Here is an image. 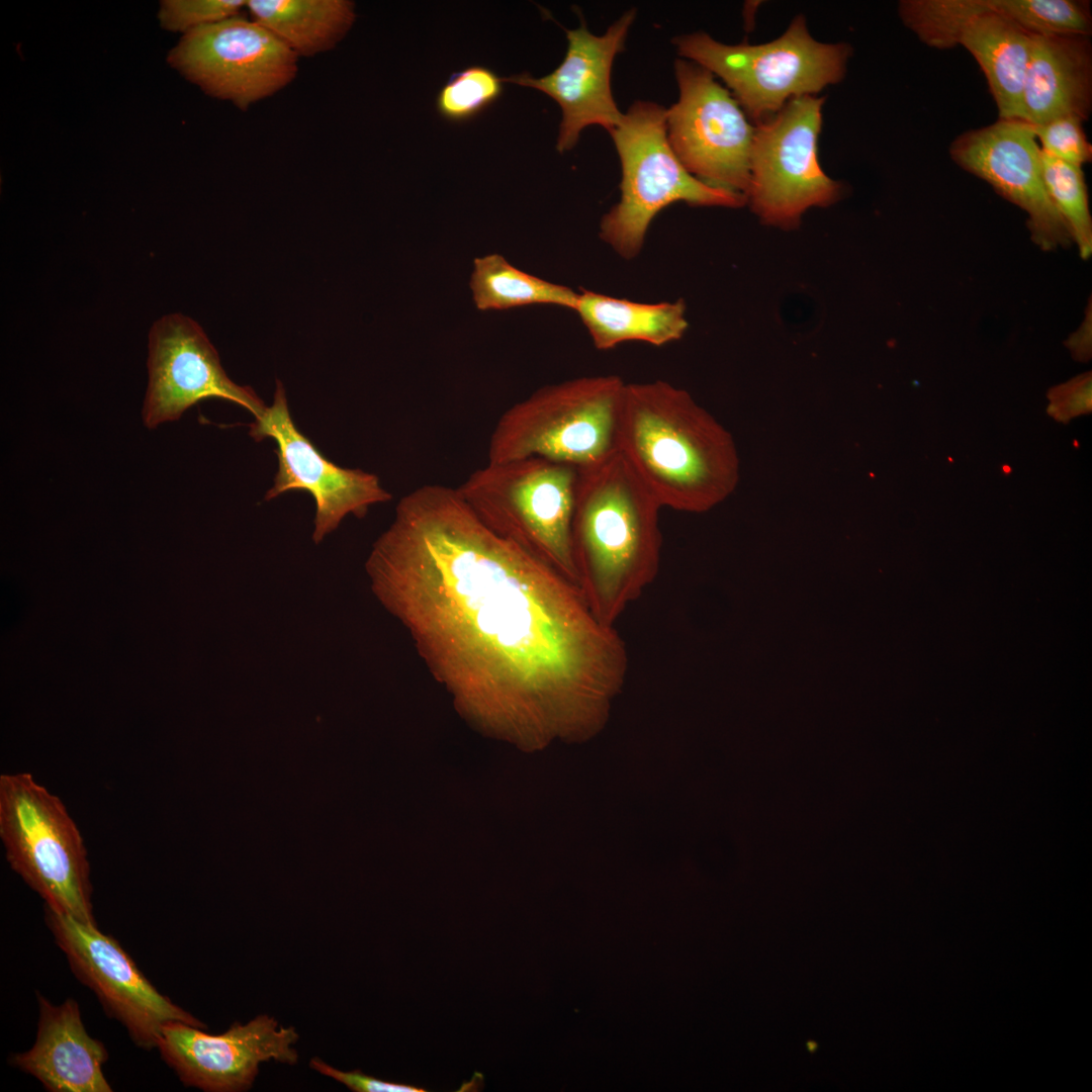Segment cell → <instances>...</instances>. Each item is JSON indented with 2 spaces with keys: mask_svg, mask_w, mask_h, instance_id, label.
I'll use <instances>...</instances> for the list:
<instances>
[{
  "mask_svg": "<svg viewBox=\"0 0 1092 1092\" xmlns=\"http://www.w3.org/2000/svg\"><path fill=\"white\" fill-rule=\"evenodd\" d=\"M366 570L430 672L485 728L586 732L625 680L614 626L575 584L489 530L456 488L424 484L401 497Z\"/></svg>",
  "mask_w": 1092,
  "mask_h": 1092,
  "instance_id": "cell-1",
  "label": "cell"
},
{
  "mask_svg": "<svg viewBox=\"0 0 1092 1092\" xmlns=\"http://www.w3.org/2000/svg\"><path fill=\"white\" fill-rule=\"evenodd\" d=\"M617 451L662 508L705 513L739 481L731 434L687 390L663 380L626 383Z\"/></svg>",
  "mask_w": 1092,
  "mask_h": 1092,
  "instance_id": "cell-2",
  "label": "cell"
},
{
  "mask_svg": "<svg viewBox=\"0 0 1092 1092\" xmlns=\"http://www.w3.org/2000/svg\"><path fill=\"white\" fill-rule=\"evenodd\" d=\"M661 509L618 451L578 469L571 532L577 586L604 625L614 626L658 573Z\"/></svg>",
  "mask_w": 1092,
  "mask_h": 1092,
  "instance_id": "cell-3",
  "label": "cell"
},
{
  "mask_svg": "<svg viewBox=\"0 0 1092 1092\" xmlns=\"http://www.w3.org/2000/svg\"><path fill=\"white\" fill-rule=\"evenodd\" d=\"M626 382L582 376L547 385L508 408L488 443V462L538 457L581 469L617 451Z\"/></svg>",
  "mask_w": 1092,
  "mask_h": 1092,
  "instance_id": "cell-4",
  "label": "cell"
},
{
  "mask_svg": "<svg viewBox=\"0 0 1092 1092\" xmlns=\"http://www.w3.org/2000/svg\"><path fill=\"white\" fill-rule=\"evenodd\" d=\"M577 480L574 466L529 457L487 462L456 489L489 530L577 586L571 540Z\"/></svg>",
  "mask_w": 1092,
  "mask_h": 1092,
  "instance_id": "cell-5",
  "label": "cell"
},
{
  "mask_svg": "<svg viewBox=\"0 0 1092 1092\" xmlns=\"http://www.w3.org/2000/svg\"><path fill=\"white\" fill-rule=\"evenodd\" d=\"M609 132L621 162V197L602 218L600 238L620 257L639 255L652 219L671 203L732 208L746 203L744 194L708 184L684 167L669 145L662 106L636 101Z\"/></svg>",
  "mask_w": 1092,
  "mask_h": 1092,
  "instance_id": "cell-6",
  "label": "cell"
},
{
  "mask_svg": "<svg viewBox=\"0 0 1092 1092\" xmlns=\"http://www.w3.org/2000/svg\"><path fill=\"white\" fill-rule=\"evenodd\" d=\"M0 838L44 907L96 924L87 850L63 802L28 772L0 776Z\"/></svg>",
  "mask_w": 1092,
  "mask_h": 1092,
  "instance_id": "cell-7",
  "label": "cell"
},
{
  "mask_svg": "<svg viewBox=\"0 0 1092 1092\" xmlns=\"http://www.w3.org/2000/svg\"><path fill=\"white\" fill-rule=\"evenodd\" d=\"M677 52L720 77L745 114L759 123L790 100L812 95L845 75L851 47L817 41L798 15L778 38L726 44L705 32L676 36Z\"/></svg>",
  "mask_w": 1092,
  "mask_h": 1092,
  "instance_id": "cell-8",
  "label": "cell"
},
{
  "mask_svg": "<svg viewBox=\"0 0 1092 1092\" xmlns=\"http://www.w3.org/2000/svg\"><path fill=\"white\" fill-rule=\"evenodd\" d=\"M824 101L812 95L794 98L754 126L745 197L763 223L795 229L807 209L828 207L840 196V184L818 160Z\"/></svg>",
  "mask_w": 1092,
  "mask_h": 1092,
  "instance_id": "cell-9",
  "label": "cell"
},
{
  "mask_svg": "<svg viewBox=\"0 0 1092 1092\" xmlns=\"http://www.w3.org/2000/svg\"><path fill=\"white\" fill-rule=\"evenodd\" d=\"M298 60L265 26L242 15L183 34L167 56L186 80L240 110L287 87L297 76Z\"/></svg>",
  "mask_w": 1092,
  "mask_h": 1092,
  "instance_id": "cell-10",
  "label": "cell"
},
{
  "mask_svg": "<svg viewBox=\"0 0 1092 1092\" xmlns=\"http://www.w3.org/2000/svg\"><path fill=\"white\" fill-rule=\"evenodd\" d=\"M679 96L666 109L669 145L700 180L746 194L754 126L714 75L696 63L676 60Z\"/></svg>",
  "mask_w": 1092,
  "mask_h": 1092,
  "instance_id": "cell-11",
  "label": "cell"
},
{
  "mask_svg": "<svg viewBox=\"0 0 1092 1092\" xmlns=\"http://www.w3.org/2000/svg\"><path fill=\"white\" fill-rule=\"evenodd\" d=\"M44 921L75 977L96 995L106 1014L124 1026L136 1046L155 1049L163 1026L170 1022L206 1028L160 993L119 942L97 924L46 907Z\"/></svg>",
  "mask_w": 1092,
  "mask_h": 1092,
  "instance_id": "cell-12",
  "label": "cell"
},
{
  "mask_svg": "<svg viewBox=\"0 0 1092 1092\" xmlns=\"http://www.w3.org/2000/svg\"><path fill=\"white\" fill-rule=\"evenodd\" d=\"M903 23L925 44L967 49L982 69L1000 119H1020L1032 35L1001 14V0H903Z\"/></svg>",
  "mask_w": 1092,
  "mask_h": 1092,
  "instance_id": "cell-13",
  "label": "cell"
},
{
  "mask_svg": "<svg viewBox=\"0 0 1092 1092\" xmlns=\"http://www.w3.org/2000/svg\"><path fill=\"white\" fill-rule=\"evenodd\" d=\"M249 427V435L257 442L271 438L277 444L274 451L278 471L265 500L292 489L309 492L316 507L312 534L315 543L334 531L347 515L363 518L371 506L391 499V493L382 487L376 474L335 464L299 431L291 418L281 381H276L272 405Z\"/></svg>",
  "mask_w": 1092,
  "mask_h": 1092,
  "instance_id": "cell-14",
  "label": "cell"
},
{
  "mask_svg": "<svg viewBox=\"0 0 1092 1092\" xmlns=\"http://www.w3.org/2000/svg\"><path fill=\"white\" fill-rule=\"evenodd\" d=\"M148 370L143 420L149 429L179 420L189 407L207 398L241 405L255 420L267 408L250 386L239 385L226 375L201 327L181 313L164 315L153 325Z\"/></svg>",
  "mask_w": 1092,
  "mask_h": 1092,
  "instance_id": "cell-15",
  "label": "cell"
},
{
  "mask_svg": "<svg viewBox=\"0 0 1092 1092\" xmlns=\"http://www.w3.org/2000/svg\"><path fill=\"white\" fill-rule=\"evenodd\" d=\"M297 1039L294 1027L261 1014L245 1024L236 1022L220 1034L170 1022L163 1026L156 1048L185 1086L239 1092L250 1089L264 1062L296 1064Z\"/></svg>",
  "mask_w": 1092,
  "mask_h": 1092,
  "instance_id": "cell-16",
  "label": "cell"
},
{
  "mask_svg": "<svg viewBox=\"0 0 1092 1092\" xmlns=\"http://www.w3.org/2000/svg\"><path fill=\"white\" fill-rule=\"evenodd\" d=\"M949 155L960 167L988 182L1027 213L1031 240L1040 249L1071 245L1069 229L1045 189L1040 148L1028 123L999 118L959 135Z\"/></svg>",
  "mask_w": 1092,
  "mask_h": 1092,
  "instance_id": "cell-17",
  "label": "cell"
},
{
  "mask_svg": "<svg viewBox=\"0 0 1092 1092\" xmlns=\"http://www.w3.org/2000/svg\"><path fill=\"white\" fill-rule=\"evenodd\" d=\"M636 16L634 9L625 12L602 35L588 31L581 20L575 29H565L567 50L560 65L550 74L535 78L522 73L502 78L504 83L531 87L551 97L560 106L562 120L556 149L571 150L581 130L601 125L611 131L619 124V110L611 90V71L617 54Z\"/></svg>",
  "mask_w": 1092,
  "mask_h": 1092,
  "instance_id": "cell-18",
  "label": "cell"
},
{
  "mask_svg": "<svg viewBox=\"0 0 1092 1092\" xmlns=\"http://www.w3.org/2000/svg\"><path fill=\"white\" fill-rule=\"evenodd\" d=\"M39 1016L36 1037L10 1064L36 1078L50 1092H111L102 1066L108 1053L87 1032L73 998L56 1005L36 993Z\"/></svg>",
  "mask_w": 1092,
  "mask_h": 1092,
  "instance_id": "cell-19",
  "label": "cell"
},
{
  "mask_svg": "<svg viewBox=\"0 0 1092 1092\" xmlns=\"http://www.w3.org/2000/svg\"><path fill=\"white\" fill-rule=\"evenodd\" d=\"M1085 34L1032 35L1020 120L1039 125L1074 115L1086 120L1092 105V46Z\"/></svg>",
  "mask_w": 1092,
  "mask_h": 1092,
  "instance_id": "cell-20",
  "label": "cell"
},
{
  "mask_svg": "<svg viewBox=\"0 0 1092 1092\" xmlns=\"http://www.w3.org/2000/svg\"><path fill=\"white\" fill-rule=\"evenodd\" d=\"M573 311L599 350L629 341L664 346L681 339L689 326L682 299L645 303L582 289Z\"/></svg>",
  "mask_w": 1092,
  "mask_h": 1092,
  "instance_id": "cell-21",
  "label": "cell"
},
{
  "mask_svg": "<svg viewBox=\"0 0 1092 1092\" xmlns=\"http://www.w3.org/2000/svg\"><path fill=\"white\" fill-rule=\"evenodd\" d=\"M246 9L298 58L334 50L356 20L349 0H248Z\"/></svg>",
  "mask_w": 1092,
  "mask_h": 1092,
  "instance_id": "cell-22",
  "label": "cell"
},
{
  "mask_svg": "<svg viewBox=\"0 0 1092 1092\" xmlns=\"http://www.w3.org/2000/svg\"><path fill=\"white\" fill-rule=\"evenodd\" d=\"M469 286L475 307L479 310L535 304L573 310L578 297V292L570 287L529 274L495 253L474 259Z\"/></svg>",
  "mask_w": 1092,
  "mask_h": 1092,
  "instance_id": "cell-23",
  "label": "cell"
},
{
  "mask_svg": "<svg viewBox=\"0 0 1092 1092\" xmlns=\"http://www.w3.org/2000/svg\"><path fill=\"white\" fill-rule=\"evenodd\" d=\"M1040 164L1045 189L1066 222L1080 256L1088 259L1092 253V219L1083 171L1080 166L1056 159L1041 150Z\"/></svg>",
  "mask_w": 1092,
  "mask_h": 1092,
  "instance_id": "cell-24",
  "label": "cell"
},
{
  "mask_svg": "<svg viewBox=\"0 0 1092 1092\" xmlns=\"http://www.w3.org/2000/svg\"><path fill=\"white\" fill-rule=\"evenodd\" d=\"M504 93V82L488 67L474 65L450 76L436 97V109L454 123L469 121L490 108Z\"/></svg>",
  "mask_w": 1092,
  "mask_h": 1092,
  "instance_id": "cell-25",
  "label": "cell"
},
{
  "mask_svg": "<svg viewBox=\"0 0 1092 1092\" xmlns=\"http://www.w3.org/2000/svg\"><path fill=\"white\" fill-rule=\"evenodd\" d=\"M248 0H163L158 19L162 28L182 35L199 27L241 15Z\"/></svg>",
  "mask_w": 1092,
  "mask_h": 1092,
  "instance_id": "cell-26",
  "label": "cell"
},
{
  "mask_svg": "<svg viewBox=\"0 0 1092 1092\" xmlns=\"http://www.w3.org/2000/svg\"><path fill=\"white\" fill-rule=\"evenodd\" d=\"M1082 122L1083 120L1077 116L1066 115L1039 125H1029L1043 153L1082 167L1092 158V147L1086 138Z\"/></svg>",
  "mask_w": 1092,
  "mask_h": 1092,
  "instance_id": "cell-27",
  "label": "cell"
},
{
  "mask_svg": "<svg viewBox=\"0 0 1092 1092\" xmlns=\"http://www.w3.org/2000/svg\"><path fill=\"white\" fill-rule=\"evenodd\" d=\"M1049 413L1069 418L1091 410V373H1085L1049 391Z\"/></svg>",
  "mask_w": 1092,
  "mask_h": 1092,
  "instance_id": "cell-28",
  "label": "cell"
},
{
  "mask_svg": "<svg viewBox=\"0 0 1092 1092\" xmlns=\"http://www.w3.org/2000/svg\"><path fill=\"white\" fill-rule=\"evenodd\" d=\"M310 1067L316 1072L333 1078L354 1092H426L427 1090L408 1084L383 1081L363 1074L360 1070L344 1072L336 1069L320 1058L310 1061Z\"/></svg>",
  "mask_w": 1092,
  "mask_h": 1092,
  "instance_id": "cell-29",
  "label": "cell"
},
{
  "mask_svg": "<svg viewBox=\"0 0 1092 1092\" xmlns=\"http://www.w3.org/2000/svg\"><path fill=\"white\" fill-rule=\"evenodd\" d=\"M1091 304L1080 328L1069 338L1067 346L1079 360H1087L1091 354Z\"/></svg>",
  "mask_w": 1092,
  "mask_h": 1092,
  "instance_id": "cell-30",
  "label": "cell"
}]
</instances>
